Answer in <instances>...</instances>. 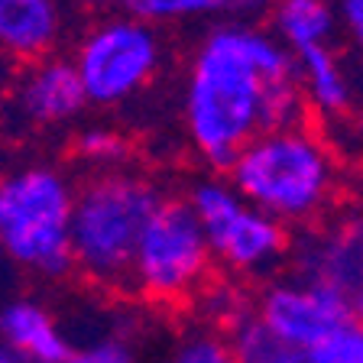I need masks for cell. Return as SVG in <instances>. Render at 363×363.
<instances>
[{
	"label": "cell",
	"instance_id": "cell-18",
	"mask_svg": "<svg viewBox=\"0 0 363 363\" xmlns=\"http://www.w3.org/2000/svg\"><path fill=\"white\" fill-rule=\"evenodd\" d=\"M169 363H237L224 334L218 331H191L175 344Z\"/></svg>",
	"mask_w": 363,
	"mask_h": 363
},
{
	"label": "cell",
	"instance_id": "cell-6",
	"mask_svg": "<svg viewBox=\"0 0 363 363\" xmlns=\"http://www.w3.org/2000/svg\"><path fill=\"white\" fill-rule=\"evenodd\" d=\"M162 62V45L152 23L117 13L101 20L75 45V75L84 98L94 107H111L133 98L156 75Z\"/></svg>",
	"mask_w": 363,
	"mask_h": 363
},
{
	"label": "cell",
	"instance_id": "cell-21",
	"mask_svg": "<svg viewBox=\"0 0 363 363\" xmlns=\"http://www.w3.org/2000/svg\"><path fill=\"white\" fill-rule=\"evenodd\" d=\"M227 4V16L230 20H250V16H259V13H269V7L276 0H224Z\"/></svg>",
	"mask_w": 363,
	"mask_h": 363
},
{
	"label": "cell",
	"instance_id": "cell-22",
	"mask_svg": "<svg viewBox=\"0 0 363 363\" xmlns=\"http://www.w3.org/2000/svg\"><path fill=\"white\" fill-rule=\"evenodd\" d=\"M0 363H39V360H33V357H26V354H20V350L7 347V344H0Z\"/></svg>",
	"mask_w": 363,
	"mask_h": 363
},
{
	"label": "cell",
	"instance_id": "cell-20",
	"mask_svg": "<svg viewBox=\"0 0 363 363\" xmlns=\"http://www.w3.org/2000/svg\"><path fill=\"white\" fill-rule=\"evenodd\" d=\"M337 16H340V23H344V30H347L350 43H354L363 55V0H340Z\"/></svg>",
	"mask_w": 363,
	"mask_h": 363
},
{
	"label": "cell",
	"instance_id": "cell-8",
	"mask_svg": "<svg viewBox=\"0 0 363 363\" xmlns=\"http://www.w3.org/2000/svg\"><path fill=\"white\" fill-rule=\"evenodd\" d=\"M292 279L325 289L354 321H363V214L308 227L289 240Z\"/></svg>",
	"mask_w": 363,
	"mask_h": 363
},
{
	"label": "cell",
	"instance_id": "cell-16",
	"mask_svg": "<svg viewBox=\"0 0 363 363\" xmlns=\"http://www.w3.org/2000/svg\"><path fill=\"white\" fill-rule=\"evenodd\" d=\"M75 152H78V159H84L98 172H107V169L123 166L130 143H127V136L111 127H88L75 136Z\"/></svg>",
	"mask_w": 363,
	"mask_h": 363
},
{
	"label": "cell",
	"instance_id": "cell-17",
	"mask_svg": "<svg viewBox=\"0 0 363 363\" xmlns=\"http://www.w3.org/2000/svg\"><path fill=\"white\" fill-rule=\"evenodd\" d=\"M305 363H363V321H340L315 347L305 350Z\"/></svg>",
	"mask_w": 363,
	"mask_h": 363
},
{
	"label": "cell",
	"instance_id": "cell-4",
	"mask_svg": "<svg viewBox=\"0 0 363 363\" xmlns=\"http://www.w3.org/2000/svg\"><path fill=\"white\" fill-rule=\"evenodd\" d=\"M72 182L52 166H23L0 179V257L45 279L72 272Z\"/></svg>",
	"mask_w": 363,
	"mask_h": 363
},
{
	"label": "cell",
	"instance_id": "cell-5",
	"mask_svg": "<svg viewBox=\"0 0 363 363\" xmlns=\"http://www.w3.org/2000/svg\"><path fill=\"white\" fill-rule=\"evenodd\" d=\"M211 263V250L189 201L166 198L140 234L127 282L152 302H182L204 286Z\"/></svg>",
	"mask_w": 363,
	"mask_h": 363
},
{
	"label": "cell",
	"instance_id": "cell-19",
	"mask_svg": "<svg viewBox=\"0 0 363 363\" xmlns=\"http://www.w3.org/2000/svg\"><path fill=\"white\" fill-rule=\"evenodd\" d=\"M62 363H136V360H133V350H130L127 340L104 337V340L88 344V347H78V350L72 347Z\"/></svg>",
	"mask_w": 363,
	"mask_h": 363
},
{
	"label": "cell",
	"instance_id": "cell-2",
	"mask_svg": "<svg viewBox=\"0 0 363 363\" xmlns=\"http://www.w3.org/2000/svg\"><path fill=\"white\" fill-rule=\"evenodd\" d=\"M230 185L279 224H311L337 191V162L315 130H266L237 152Z\"/></svg>",
	"mask_w": 363,
	"mask_h": 363
},
{
	"label": "cell",
	"instance_id": "cell-14",
	"mask_svg": "<svg viewBox=\"0 0 363 363\" xmlns=\"http://www.w3.org/2000/svg\"><path fill=\"white\" fill-rule=\"evenodd\" d=\"M269 23L272 36L295 55L308 45H331L337 13L331 0H276L269 7Z\"/></svg>",
	"mask_w": 363,
	"mask_h": 363
},
{
	"label": "cell",
	"instance_id": "cell-9",
	"mask_svg": "<svg viewBox=\"0 0 363 363\" xmlns=\"http://www.w3.org/2000/svg\"><path fill=\"white\" fill-rule=\"evenodd\" d=\"M253 311L272 334H279L286 344L298 350L315 347L331 328H337L340 321L350 318L331 292L302 279L269 286L259 295V305Z\"/></svg>",
	"mask_w": 363,
	"mask_h": 363
},
{
	"label": "cell",
	"instance_id": "cell-24",
	"mask_svg": "<svg viewBox=\"0 0 363 363\" xmlns=\"http://www.w3.org/2000/svg\"><path fill=\"white\" fill-rule=\"evenodd\" d=\"M357 133H360V140H363V117H360V123H357Z\"/></svg>",
	"mask_w": 363,
	"mask_h": 363
},
{
	"label": "cell",
	"instance_id": "cell-13",
	"mask_svg": "<svg viewBox=\"0 0 363 363\" xmlns=\"http://www.w3.org/2000/svg\"><path fill=\"white\" fill-rule=\"evenodd\" d=\"M292 59L308 111L318 117H328V121L344 117L350 111L354 91H350V78L340 68L337 55L331 52V45H308L302 52H295Z\"/></svg>",
	"mask_w": 363,
	"mask_h": 363
},
{
	"label": "cell",
	"instance_id": "cell-7",
	"mask_svg": "<svg viewBox=\"0 0 363 363\" xmlns=\"http://www.w3.org/2000/svg\"><path fill=\"white\" fill-rule=\"evenodd\" d=\"M211 259L234 272H266L289 250L286 224L237 195L230 182H201L189 198Z\"/></svg>",
	"mask_w": 363,
	"mask_h": 363
},
{
	"label": "cell",
	"instance_id": "cell-10",
	"mask_svg": "<svg viewBox=\"0 0 363 363\" xmlns=\"http://www.w3.org/2000/svg\"><path fill=\"white\" fill-rule=\"evenodd\" d=\"M84 107H88V98H84L72 59L45 55L23 68L20 82H16V111L26 121L55 127V123L75 121Z\"/></svg>",
	"mask_w": 363,
	"mask_h": 363
},
{
	"label": "cell",
	"instance_id": "cell-1",
	"mask_svg": "<svg viewBox=\"0 0 363 363\" xmlns=\"http://www.w3.org/2000/svg\"><path fill=\"white\" fill-rule=\"evenodd\" d=\"M295 72V59L269 30L220 23L195 49L185 84V130L214 169L227 172L237 152L263 130L266 84Z\"/></svg>",
	"mask_w": 363,
	"mask_h": 363
},
{
	"label": "cell",
	"instance_id": "cell-23",
	"mask_svg": "<svg viewBox=\"0 0 363 363\" xmlns=\"http://www.w3.org/2000/svg\"><path fill=\"white\" fill-rule=\"evenodd\" d=\"M91 4H94V7H113V10H121L127 0H91Z\"/></svg>",
	"mask_w": 363,
	"mask_h": 363
},
{
	"label": "cell",
	"instance_id": "cell-12",
	"mask_svg": "<svg viewBox=\"0 0 363 363\" xmlns=\"http://www.w3.org/2000/svg\"><path fill=\"white\" fill-rule=\"evenodd\" d=\"M0 344L39 363H62L72 350L52 311L36 298H10L0 305Z\"/></svg>",
	"mask_w": 363,
	"mask_h": 363
},
{
	"label": "cell",
	"instance_id": "cell-15",
	"mask_svg": "<svg viewBox=\"0 0 363 363\" xmlns=\"http://www.w3.org/2000/svg\"><path fill=\"white\" fill-rule=\"evenodd\" d=\"M224 337L237 363H305V350L272 334L253 308H237L234 315H227Z\"/></svg>",
	"mask_w": 363,
	"mask_h": 363
},
{
	"label": "cell",
	"instance_id": "cell-3",
	"mask_svg": "<svg viewBox=\"0 0 363 363\" xmlns=\"http://www.w3.org/2000/svg\"><path fill=\"white\" fill-rule=\"evenodd\" d=\"M166 195L150 179L127 169L94 172L72 204V269L101 286H123L140 234Z\"/></svg>",
	"mask_w": 363,
	"mask_h": 363
},
{
	"label": "cell",
	"instance_id": "cell-11",
	"mask_svg": "<svg viewBox=\"0 0 363 363\" xmlns=\"http://www.w3.org/2000/svg\"><path fill=\"white\" fill-rule=\"evenodd\" d=\"M59 0H0V52L16 62L52 55L62 39Z\"/></svg>",
	"mask_w": 363,
	"mask_h": 363
}]
</instances>
